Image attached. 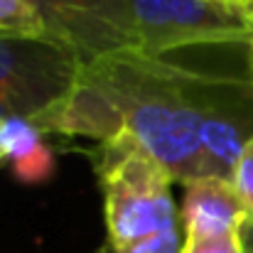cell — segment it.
I'll return each instance as SVG.
<instances>
[{
  "instance_id": "cell-3",
  "label": "cell",
  "mask_w": 253,
  "mask_h": 253,
  "mask_svg": "<svg viewBox=\"0 0 253 253\" xmlns=\"http://www.w3.org/2000/svg\"><path fill=\"white\" fill-rule=\"evenodd\" d=\"M91 158L103 192L108 246L126 249L179 229L169 192L172 177L138 143L126 135L103 140Z\"/></svg>"
},
{
  "instance_id": "cell-4",
  "label": "cell",
  "mask_w": 253,
  "mask_h": 253,
  "mask_svg": "<svg viewBox=\"0 0 253 253\" xmlns=\"http://www.w3.org/2000/svg\"><path fill=\"white\" fill-rule=\"evenodd\" d=\"M79 57L49 40L0 32V121L25 118L42 128L72 93Z\"/></svg>"
},
{
  "instance_id": "cell-13",
  "label": "cell",
  "mask_w": 253,
  "mask_h": 253,
  "mask_svg": "<svg viewBox=\"0 0 253 253\" xmlns=\"http://www.w3.org/2000/svg\"><path fill=\"white\" fill-rule=\"evenodd\" d=\"M244 244H246V251L253 253V224L251 221L244 226Z\"/></svg>"
},
{
  "instance_id": "cell-17",
  "label": "cell",
  "mask_w": 253,
  "mask_h": 253,
  "mask_svg": "<svg viewBox=\"0 0 253 253\" xmlns=\"http://www.w3.org/2000/svg\"><path fill=\"white\" fill-rule=\"evenodd\" d=\"M226 2H239V5H244V0H226Z\"/></svg>"
},
{
  "instance_id": "cell-6",
  "label": "cell",
  "mask_w": 253,
  "mask_h": 253,
  "mask_svg": "<svg viewBox=\"0 0 253 253\" xmlns=\"http://www.w3.org/2000/svg\"><path fill=\"white\" fill-rule=\"evenodd\" d=\"M44 22L47 37L72 49L79 62L96 59L108 52L123 49L121 40L103 25L93 10L101 0H27Z\"/></svg>"
},
{
  "instance_id": "cell-15",
  "label": "cell",
  "mask_w": 253,
  "mask_h": 253,
  "mask_svg": "<svg viewBox=\"0 0 253 253\" xmlns=\"http://www.w3.org/2000/svg\"><path fill=\"white\" fill-rule=\"evenodd\" d=\"M244 7H246V12L251 15V20H253V0H244Z\"/></svg>"
},
{
  "instance_id": "cell-2",
  "label": "cell",
  "mask_w": 253,
  "mask_h": 253,
  "mask_svg": "<svg viewBox=\"0 0 253 253\" xmlns=\"http://www.w3.org/2000/svg\"><path fill=\"white\" fill-rule=\"evenodd\" d=\"M93 15L123 49L150 57L192 44H249L253 37L246 7L226 0H101Z\"/></svg>"
},
{
  "instance_id": "cell-14",
  "label": "cell",
  "mask_w": 253,
  "mask_h": 253,
  "mask_svg": "<svg viewBox=\"0 0 253 253\" xmlns=\"http://www.w3.org/2000/svg\"><path fill=\"white\" fill-rule=\"evenodd\" d=\"M249 72H251V86H253V37H251V42H249Z\"/></svg>"
},
{
  "instance_id": "cell-5",
  "label": "cell",
  "mask_w": 253,
  "mask_h": 253,
  "mask_svg": "<svg viewBox=\"0 0 253 253\" xmlns=\"http://www.w3.org/2000/svg\"><path fill=\"white\" fill-rule=\"evenodd\" d=\"M253 140V86L234 77H219L199 130L204 177L231 179L234 168Z\"/></svg>"
},
{
  "instance_id": "cell-10",
  "label": "cell",
  "mask_w": 253,
  "mask_h": 253,
  "mask_svg": "<svg viewBox=\"0 0 253 253\" xmlns=\"http://www.w3.org/2000/svg\"><path fill=\"white\" fill-rule=\"evenodd\" d=\"M182 253H246L244 229L224 236H187Z\"/></svg>"
},
{
  "instance_id": "cell-11",
  "label": "cell",
  "mask_w": 253,
  "mask_h": 253,
  "mask_svg": "<svg viewBox=\"0 0 253 253\" xmlns=\"http://www.w3.org/2000/svg\"><path fill=\"white\" fill-rule=\"evenodd\" d=\"M182 246H184V239H182L179 229H172L165 234L143 239L138 244H130L126 249H113V246L106 244L98 253H182Z\"/></svg>"
},
{
  "instance_id": "cell-16",
  "label": "cell",
  "mask_w": 253,
  "mask_h": 253,
  "mask_svg": "<svg viewBox=\"0 0 253 253\" xmlns=\"http://www.w3.org/2000/svg\"><path fill=\"white\" fill-rule=\"evenodd\" d=\"M2 158H5V150H2V140H0V163H2Z\"/></svg>"
},
{
  "instance_id": "cell-12",
  "label": "cell",
  "mask_w": 253,
  "mask_h": 253,
  "mask_svg": "<svg viewBox=\"0 0 253 253\" xmlns=\"http://www.w3.org/2000/svg\"><path fill=\"white\" fill-rule=\"evenodd\" d=\"M231 182L236 187V192L241 194L244 204L249 207V214H251V224H253V140L244 148L234 174H231Z\"/></svg>"
},
{
  "instance_id": "cell-18",
  "label": "cell",
  "mask_w": 253,
  "mask_h": 253,
  "mask_svg": "<svg viewBox=\"0 0 253 253\" xmlns=\"http://www.w3.org/2000/svg\"><path fill=\"white\" fill-rule=\"evenodd\" d=\"M246 253H249V251H246Z\"/></svg>"
},
{
  "instance_id": "cell-1",
  "label": "cell",
  "mask_w": 253,
  "mask_h": 253,
  "mask_svg": "<svg viewBox=\"0 0 253 253\" xmlns=\"http://www.w3.org/2000/svg\"><path fill=\"white\" fill-rule=\"evenodd\" d=\"M216 79L135 49L108 52L79 67L72 93L40 130L98 143L126 135L187 187L204 177L199 130Z\"/></svg>"
},
{
  "instance_id": "cell-9",
  "label": "cell",
  "mask_w": 253,
  "mask_h": 253,
  "mask_svg": "<svg viewBox=\"0 0 253 253\" xmlns=\"http://www.w3.org/2000/svg\"><path fill=\"white\" fill-rule=\"evenodd\" d=\"M0 32L49 40L42 17L27 0H0Z\"/></svg>"
},
{
  "instance_id": "cell-8",
  "label": "cell",
  "mask_w": 253,
  "mask_h": 253,
  "mask_svg": "<svg viewBox=\"0 0 253 253\" xmlns=\"http://www.w3.org/2000/svg\"><path fill=\"white\" fill-rule=\"evenodd\" d=\"M44 133L25 118H5L0 121V140L5 158L10 160L12 172L25 184H40L52 179L54 155L42 138Z\"/></svg>"
},
{
  "instance_id": "cell-7",
  "label": "cell",
  "mask_w": 253,
  "mask_h": 253,
  "mask_svg": "<svg viewBox=\"0 0 253 253\" xmlns=\"http://www.w3.org/2000/svg\"><path fill=\"white\" fill-rule=\"evenodd\" d=\"M182 221L187 236H224L241 231L251 214L231 179L202 177L184 187Z\"/></svg>"
}]
</instances>
